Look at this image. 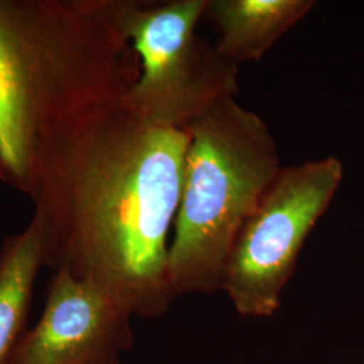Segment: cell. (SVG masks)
<instances>
[{
    "instance_id": "obj_1",
    "label": "cell",
    "mask_w": 364,
    "mask_h": 364,
    "mask_svg": "<svg viewBox=\"0 0 364 364\" xmlns=\"http://www.w3.org/2000/svg\"><path fill=\"white\" fill-rule=\"evenodd\" d=\"M189 132L151 124L120 102L53 144L39 170L45 264L102 287L132 316L177 299L168 235Z\"/></svg>"
},
{
    "instance_id": "obj_2",
    "label": "cell",
    "mask_w": 364,
    "mask_h": 364,
    "mask_svg": "<svg viewBox=\"0 0 364 364\" xmlns=\"http://www.w3.org/2000/svg\"><path fill=\"white\" fill-rule=\"evenodd\" d=\"M129 49L112 1L0 0V168L10 178L37 182L53 144L122 100L139 76Z\"/></svg>"
},
{
    "instance_id": "obj_3",
    "label": "cell",
    "mask_w": 364,
    "mask_h": 364,
    "mask_svg": "<svg viewBox=\"0 0 364 364\" xmlns=\"http://www.w3.org/2000/svg\"><path fill=\"white\" fill-rule=\"evenodd\" d=\"M186 131L181 196L169 248L177 296L223 290L235 243L282 169L263 119L227 97Z\"/></svg>"
},
{
    "instance_id": "obj_4",
    "label": "cell",
    "mask_w": 364,
    "mask_h": 364,
    "mask_svg": "<svg viewBox=\"0 0 364 364\" xmlns=\"http://www.w3.org/2000/svg\"><path fill=\"white\" fill-rule=\"evenodd\" d=\"M209 0L159 6L112 1L122 37L139 57V76L120 105L151 124L186 130L197 117L239 91V66L196 34Z\"/></svg>"
},
{
    "instance_id": "obj_5",
    "label": "cell",
    "mask_w": 364,
    "mask_h": 364,
    "mask_svg": "<svg viewBox=\"0 0 364 364\" xmlns=\"http://www.w3.org/2000/svg\"><path fill=\"white\" fill-rule=\"evenodd\" d=\"M344 166L336 156L282 168L242 228L223 290L245 317L279 309L299 252L338 193Z\"/></svg>"
},
{
    "instance_id": "obj_6",
    "label": "cell",
    "mask_w": 364,
    "mask_h": 364,
    "mask_svg": "<svg viewBox=\"0 0 364 364\" xmlns=\"http://www.w3.org/2000/svg\"><path fill=\"white\" fill-rule=\"evenodd\" d=\"M131 314L90 281L58 270L38 323L9 364H114L134 343Z\"/></svg>"
},
{
    "instance_id": "obj_7",
    "label": "cell",
    "mask_w": 364,
    "mask_h": 364,
    "mask_svg": "<svg viewBox=\"0 0 364 364\" xmlns=\"http://www.w3.org/2000/svg\"><path fill=\"white\" fill-rule=\"evenodd\" d=\"M314 6L313 0H209L205 15L220 34L216 49L239 66L262 60Z\"/></svg>"
},
{
    "instance_id": "obj_8",
    "label": "cell",
    "mask_w": 364,
    "mask_h": 364,
    "mask_svg": "<svg viewBox=\"0 0 364 364\" xmlns=\"http://www.w3.org/2000/svg\"><path fill=\"white\" fill-rule=\"evenodd\" d=\"M45 266V237L38 218L0 251V364H9L27 332V317L39 269Z\"/></svg>"
},
{
    "instance_id": "obj_9",
    "label": "cell",
    "mask_w": 364,
    "mask_h": 364,
    "mask_svg": "<svg viewBox=\"0 0 364 364\" xmlns=\"http://www.w3.org/2000/svg\"><path fill=\"white\" fill-rule=\"evenodd\" d=\"M114 364H120V362H117V363H114Z\"/></svg>"
},
{
    "instance_id": "obj_10",
    "label": "cell",
    "mask_w": 364,
    "mask_h": 364,
    "mask_svg": "<svg viewBox=\"0 0 364 364\" xmlns=\"http://www.w3.org/2000/svg\"><path fill=\"white\" fill-rule=\"evenodd\" d=\"M363 362H364V356H363Z\"/></svg>"
}]
</instances>
